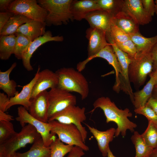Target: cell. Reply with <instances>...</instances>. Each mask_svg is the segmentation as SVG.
I'll list each match as a JSON object with an SVG mask.
<instances>
[{"mask_svg": "<svg viewBox=\"0 0 157 157\" xmlns=\"http://www.w3.org/2000/svg\"><path fill=\"white\" fill-rule=\"evenodd\" d=\"M93 109L90 113H93L96 109L99 108L104 113L107 123L113 122L116 124L117 127L116 129L115 137H117L120 134L123 137H125L128 130L132 132L135 131L137 125L129 119V117L132 116L129 108L120 109L110 98L104 97L97 99L93 103Z\"/></svg>", "mask_w": 157, "mask_h": 157, "instance_id": "cell-1", "label": "cell"}, {"mask_svg": "<svg viewBox=\"0 0 157 157\" xmlns=\"http://www.w3.org/2000/svg\"><path fill=\"white\" fill-rule=\"evenodd\" d=\"M58 78V87L69 92H75L82 100L87 98L89 93L88 82L81 72L72 67H63L56 72Z\"/></svg>", "mask_w": 157, "mask_h": 157, "instance_id": "cell-2", "label": "cell"}, {"mask_svg": "<svg viewBox=\"0 0 157 157\" xmlns=\"http://www.w3.org/2000/svg\"><path fill=\"white\" fill-rule=\"evenodd\" d=\"M72 0H38L37 2L47 12L45 20L46 26L67 24L73 20L70 7Z\"/></svg>", "mask_w": 157, "mask_h": 157, "instance_id": "cell-3", "label": "cell"}, {"mask_svg": "<svg viewBox=\"0 0 157 157\" xmlns=\"http://www.w3.org/2000/svg\"><path fill=\"white\" fill-rule=\"evenodd\" d=\"M40 134L32 125L28 124L11 139L0 144V154L9 156L28 144H33L42 138Z\"/></svg>", "mask_w": 157, "mask_h": 157, "instance_id": "cell-4", "label": "cell"}, {"mask_svg": "<svg viewBox=\"0 0 157 157\" xmlns=\"http://www.w3.org/2000/svg\"><path fill=\"white\" fill-rule=\"evenodd\" d=\"M130 58L131 61L129 67V79L137 89L144 84L147 76L153 71L151 54L150 52L137 54Z\"/></svg>", "mask_w": 157, "mask_h": 157, "instance_id": "cell-5", "label": "cell"}, {"mask_svg": "<svg viewBox=\"0 0 157 157\" xmlns=\"http://www.w3.org/2000/svg\"><path fill=\"white\" fill-rule=\"evenodd\" d=\"M51 126V132L57 134L58 138L63 142L73 146H77L84 151L89 148L84 142L81 134L75 125L61 123L56 120L49 121Z\"/></svg>", "mask_w": 157, "mask_h": 157, "instance_id": "cell-6", "label": "cell"}, {"mask_svg": "<svg viewBox=\"0 0 157 157\" xmlns=\"http://www.w3.org/2000/svg\"><path fill=\"white\" fill-rule=\"evenodd\" d=\"M8 11L24 16L32 20L44 22L47 11L35 0H15L10 3Z\"/></svg>", "mask_w": 157, "mask_h": 157, "instance_id": "cell-7", "label": "cell"}, {"mask_svg": "<svg viewBox=\"0 0 157 157\" xmlns=\"http://www.w3.org/2000/svg\"><path fill=\"white\" fill-rule=\"evenodd\" d=\"M18 116L16 120L22 127L26 123L32 125L40 134L44 145L49 147L57 138L55 134L51 132V126L49 123L41 121L31 116L28 110L22 106L17 108Z\"/></svg>", "mask_w": 157, "mask_h": 157, "instance_id": "cell-8", "label": "cell"}, {"mask_svg": "<svg viewBox=\"0 0 157 157\" xmlns=\"http://www.w3.org/2000/svg\"><path fill=\"white\" fill-rule=\"evenodd\" d=\"M85 110V108L84 107L80 108L76 105L71 106L55 114L49 119L48 121L54 120L63 124L75 125L80 131L85 143L87 132L81 123L86 119Z\"/></svg>", "mask_w": 157, "mask_h": 157, "instance_id": "cell-9", "label": "cell"}, {"mask_svg": "<svg viewBox=\"0 0 157 157\" xmlns=\"http://www.w3.org/2000/svg\"><path fill=\"white\" fill-rule=\"evenodd\" d=\"M48 120L68 107L76 105L77 102L76 98L75 95L58 87L51 89L48 92Z\"/></svg>", "mask_w": 157, "mask_h": 157, "instance_id": "cell-10", "label": "cell"}, {"mask_svg": "<svg viewBox=\"0 0 157 157\" xmlns=\"http://www.w3.org/2000/svg\"><path fill=\"white\" fill-rule=\"evenodd\" d=\"M96 58H101L105 59L114 68L115 72V81L113 89L118 93L120 91L119 77L121 71V67L117 56L110 44L105 47L92 56L87 58L84 60L79 62L77 65V70L81 72L84 69L88 63Z\"/></svg>", "mask_w": 157, "mask_h": 157, "instance_id": "cell-11", "label": "cell"}, {"mask_svg": "<svg viewBox=\"0 0 157 157\" xmlns=\"http://www.w3.org/2000/svg\"><path fill=\"white\" fill-rule=\"evenodd\" d=\"M120 63L121 71L119 77V89L129 95L132 102L133 92L132 89L129 75V67L131 59L129 55L120 49L114 42L110 43Z\"/></svg>", "mask_w": 157, "mask_h": 157, "instance_id": "cell-12", "label": "cell"}, {"mask_svg": "<svg viewBox=\"0 0 157 157\" xmlns=\"http://www.w3.org/2000/svg\"><path fill=\"white\" fill-rule=\"evenodd\" d=\"M28 110L30 114L36 119L48 123L49 102L48 92L45 90L39 93L31 100Z\"/></svg>", "mask_w": 157, "mask_h": 157, "instance_id": "cell-13", "label": "cell"}, {"mask_svg": "<svg viewBox=\"0 0 157 157\" xmlns=\"http://www.w3.org/2000/svg\"><path fill=\"white\" fill-rule=\"evenodd\" d=\"M63 40V36H53L51 31H46L43 35L32 41L24 53L22 60L24 67L28 71L33 70V68L30 63V59L34 52L40 46L49 42H62Z\"/></svg>", "mask_w": 157, "mask_h": 157, "instance_id": "cell-14", "label": "cell"}, {"mask_svg": "<svg viewBox=\"0 0 157 157\" xmlns=\"http://www.w3.org/2000/svg\"><path fill=\"white\" fill-rule=\"evenodd\" d=\"M122 11L128 15L139 25L147 24L152 17L145 11L141 0H124Z\"/></svg>", "mask_w": 157, "mask_h": 157, "instance_id": "cell-15", "label": "cell"}, {"mask_svg": "<svg viewBox=\"0 0 157 157\" xmlns=\"http://www.w3.org/2000/svg\"><path fill=\"white\" fill-rule=\"evenodd\" d=\"M85 33L88 40L87 58L92 56L110 44L107 41L106 33L101 30L90 27L86 29Z\"/></svg>", "mask_w": 157, "mask_h": 157, "instance_id": "cell-16", "label": "cell"}, {"mask_svg": "<svg viewBox=\"0 0 157 157\" xmlns=\"http://www.w3.org/2000/svg\"><path fill=\"white\" fill-rule=\"evenodd\" d=\"M58 78L56 72L47 69L39 72L37 80L33 87L31 100L39 93L58 87Z\"/></svg>", "mask_w": 157, "mask_h": 157, "instance_id": "cell-17", "label": "cell"}, {"mask_svg": "<svg viewBox=\"0 0 157 157\" xmlns=\"http://www.w3.org/2000/svg\"><path fill=\"white\" fill-rule=\"evenodd\" d=\"M112 18L108 12L98 10L89 13L85 19L88 22L90 27L101 30L106 34L110 31Z\"/></svg>", "mask_w": 157, "mask_h": 157, "instance_id": "cell-18", "label": "cell"}, {"mask_svg": "<svg viewBox=\"0 0 157 157\" xmlns=\"http://www.w3.org/2000/svg\"><path fill=\"white\" fill-rule=\"evenodd\" d=\"M73 20L80 21L89 13L101 10L96 0H72L70 7Z\"/></svg>", "mask_w": 157, "mask_h": 157, "instance_id": "cell-19", "label": "cell"}, {"mask_svg": "<svg viewBox=\"0 0 157 157\" xmlns=\"http://www.w3.org/2000/svg\"><path fill=\"white\" fill-rule=\"evenodd\" d=\"M40 67H39L34 77L27 84L24 86L21 91L15 96L10 99L6 111L12 106L20 105L28 110L31 104V97L33 87L38 78Z\"/></svg>", "mask_w": 157, "mask_h": 157, "instance_id": "cell-20", "label": "cell"}, {"mask_svg": "<svg viewBox=\"0 0 157 157\" xmlns=\"http://www.w3.org/2000/svg\"><path fill=\"white\" fill-rule=\"evenodd\" d=\"M85 125L96 140L99 149L102 156L106 157L109 144L115 137L116 129L111 128L106 131H101L87 124Z\"/></svg>", "mask_w": 157, "mask_h": 157, "instance_id": "cell-21", "label": "cell"}, {"mask_svg": "<svg viewBox=\"0 0 157 157\" xmlns=\"http://www.w3.org/2000/svg\"><path fill=\"white\" fill-rule=\"evenodd\" d=\"M46 26L44 22L31 19L21 25L15 33L23 34L32 42L45 34Z\"/></svg>", "mask_w": 157, "mask_h": 157, "instance_id": "cell-22", "label": "cell"}, {"mask_svg": "<svg viewBox=\"0 0 157 157\" xmlns=\"http://www.w3.org/2000/svg\"><path fill=\"white\" fill-rule=\"evenodd\" d=\"M112 22L129 35L139 32V25L123 11L120 12L113 17Z\"/></svg>", "mask_w": 157, "mask_h": 157, "instance_id": "cell-23", "label": "cell"}, {"mask_svg": "<svg viewBox=\"0 0 157 157\" xmlns=\"http://www.w3.org/2000/svg\"><path fill=\"white\" fill-rule=\"evenodd\" d=\"M150 78L146 85L141 90L133 92L132 102L135 109L145 106L152 97L154 88L155 85L154 77L149 75Z\"/></svg>", "mask_w": 157, "mask_h": 157, "instance_id": "cell-24", "label": "cell"}, {"mask_svg": "<svg viewBox=\"0 0 157 157\" xmlns=\"http://www.w3.org/2000/svg\"><path fill=\"white\" fill-rule=\"evenodd\" d=\"M129 36L136 47V54L150 52L157 44V35L151 37L147 38L142 35L139 32L130 35Z\"/></svg>", "mask_w": 157, "mask_h": 157, "instance_id": "cell-25", "label": "cell"}, {"mask_svg": "<svg viewBox=\"0 0 157 157\" xmlns=\"http://www.w3.org/2000/svg\"><path fill=\"white\" fill-rule=\"evenodd\" d=\"M16 65V63L14 62L6 71H0V89L6 93L9 98L15 96L19 93L16 90V82L14 80H10L9 78L10 74Z\"/></svg>", "mask_w": 157, "mask_h": 157, "instance_id": "cell-26", "label": "cell"}, {"mask_svg": "<svg viewBox=\"0 0 157 157\" xmlns=\"http://www.w3.org/2000/svg\"><path fill=\"white\" fill-rule=\"evenodd\" d=\"M51 154L50 147L44 145L42 138L33 143L27 151L16 153L17 157H50Z\"/></svg>", "mask_w": 157, "mask_h": 157, "instance_id": "cell-27", "label": "cell"}, {"mask_svg": "<svg viewBox=\"0 0 157 157\" xmlns=\"http://www.w3.org/2000/svg\"><path fill=\"white\" fill-rule=\"evenodd\" d=\"M31 19L19 14H15L11 17L0 31V36L15 34L22 25L30 21Z\"/></svg>", "mask_w": 157, "mask_h": 157, "instance_id": "cell-28", "label": "cell"}, {"mask_svg": "<svg viewBox=\"0 0 157 157\" xmlns=\"http://www.w3.org/2000/svg\"><path fill=\"white\" fill-rule=\"evenodd\" d=\"M16 39L15 34L0 36V58L1 60H7L14 53Z\"/></svg>", "mask_w": 157, "mask_h": 157, "instance_id": "cell-29", "label": "cell"}, {"mask_svg": "<svg viewBox=\"0 0 157 157\" xmlns=\"http://www.w3.org/2000/svg\"><path fill=\"white\" fill-rule=\"evenodd\" d=\"M131 139L135 149V157H147L149 156L153 149L146 143L141 134L137 131H134Z\"/></svg>", "mask_w": 157, "mask_h": 157, "instance_id": "cell-30", "label": "cell"}, {"mask_svg": "<svg viewBox=\"0 0 157 157\" xmlns=\"http://www.w3.org/2000/svg\"><path fill=\"white\" fill-rule=\"evenodd\" d=\"M101 10L106 11L113 17L122 11L124 0H96Z\"/></svg>", "mask_w": 157, "mask_h": 157, "instance_id": "cell-31", "label": "cell"}, {"mask_svg": "<svg viewBox=\"0 0 157 157\" xmlns=\"http://www.w3.org/2000/svg\"><path fill=\"white\" fill-rule=\"evenodd\" d=\"M141 135L149 147L153 149L157 147V128L153 122L148 121L147 127Z\"/></svg>", "mask_w": 157, "mask_h": 157, "instance_id": "cell-32", "label": "cell"}, {"mask_svg": "<svg viewBox=\"0 0 157 157\" xmlns=\"http://www.w3.org/2000/svg\"><path fill=\"white\" fill-rule=\"evenodd\" d=\"M106 38L108 43L112 41L116 44L131 39L129 35L114 25L112 22L110 31L106 34Z\"/></svg>", "mask_w": 157, "mask_h": 157, "instance_id": "cell-33", "label": "cell"}, {"mask_svg": "<svg viewBox=\"0 0 157 157\" xmlns=\"http://www.w3.org/2000/svg\"><path fill=\"white\" fill-rule=\"evenodd\" d=\"M73 146L65 144L58 138H56L49 146L51 151L50 157H63L70 151Z\"/></svg>", "mask_w": 157, "mask_h": 157, "instance_id": "cell-34", "label": "cell"}, {"mask_svg": "<svg viewBox=\"0 0 157 157\" xmlns=\"http://www.w3.org/2000/svg\"><path fill=\"white\" fill-rule=\"evenodd\" d=\"M16 44L14 54L18 60H22L23 54L32 42L23 34L16 33Z\"/></svg>", "mask_w": 157, "mask_h": 157, "instance_id": "cell-35", "label": "cell"}, {"mask_svg": "<svg viewBox=\"0 0 157 157\" xmlns=\"http://www.w3.org/2000/svg\"><path fill=\"white\" fill-rule=\"evenodd\" d=\"M17 133L10 122L0 121V144L11 139Z\"/></svg>", "mask_w": 157, "mask_h": 157, "instance_id": "cell-36", "label": "cell"}, {"mask_svg": "<svg viewBox=\"0 0 157 157\" xmlns=\"http://www.w3.org/2000/svg\"><path fill=\"white\" fill-rule=\"evenodd\" d=\"M116 44L120 49L127 54L130 58L135 57L137 53L136 45L131 39Z\"/></svg>", "mask_w": 157, "mask_h": 157, "instance_id": "cell-37", "label": "cell"}, {"mask_svg": "<svg viewBox=\"0 0 157 157\" xmlns=\"http://www.w3.org/2000/svg\"><path fill=\"white\" fill-rule=\"evenodd\" d=\"M134 112L136 114L144 116L148 121L152 122L157 121V114L150 107L145 106L135 109Z\"/></svg>", "mask_w": 157, "mask_h": 157, "instance_id": "cell-38", "label": "cell"}, {"mask_svg": "<svg viewBox=\"0 0 157 157\" xmlns=\"http://www.w3.org/2000/svg\"><path fill=\"white\" fill-rule=\"evenodd\" d=\"M141 1L145 12L152 17L155 13V1L153 0H141Z\"/></svg>", "mask_w": 157, "mask_h": 157, "instance_id": "cell-39", "label": "cell"}, {"mask_svg": "<svg viewBox=\"0 0 157 157\" xmlns=\"http://www.w3.org/2000/svg\"><path fill=\"white\" fill-rule=\"evenodd\" d=\"M15 14L11 12L0 13V31L7 22L10 18L13 16Z\"/></svg>", "mask_w": 157, "mask_h": 157, "instance_id": "cell-40", "label": "cell"}, {"mask_svg": "<svg viewBox=\"0 0 157 157\" xmlns=\"http://www.w3.org/2000/svg\"><path fill=\"white\" fill-rule=\"evenodd\" d=\"M10 99L7 94L3 93L0 92V111L4 112L6 111V109L9 103Z\"/></svg>", "mask_w": 157, "mask_h": 157, "instance_id": "cell-41", "label": "cell"}, {"mask_svg": "<svg viewBox=\"0 0 157 157\" xmlns=\"http://www.w3.org/2000/svg\"><path fill=\"white\" fill-rule=\"evenodd\" d=\"M84 151L78 147L74 146L67 157H81L85 154Z\"/></svg>", "mask_w": 157, "mask_h": 157, "instance_id": "cell-42", "label": "cell"}, {"mask_svg": "<svg viewBox=\"0 0 157 157\" xmlns=\"http://www.w3.org/2000/svg\"><path fill=\"white\" fill-rule=\"evenodd\" d=\"M153 64V71L157 70V44L153 47L150 52Z\"/></svg>", "mask_w": 157, "mask_h": 157, "instance_id": "cell-43", "label": "cell"}, {"mask_svg": "<svg viewBox=\"0 0 157 157\" xmlns=\"http://www.w3.org/2000/svg\"><path fill=\"white\" fill-rule=\"evenodd\" d=\"M145 105L150 107L157 114V97L152 96Z\"/></svg>", "mask_w": 157, "mask_h": 157, "instance_id": "cell-44", "label": "cell"}, {"mask_svg": "<svg viewBox=\"0 0 157 157\" xmlns=\"http://www.w3.org/2000/svg\"><path fill=\"white\" fill-rule=\"evenodd\" d=\"M13 1V0H0V10L1 12L8 11V7Z\"/></svg>", "mask_w": 157, "mask_h": 157, "instance_id": "cell-45", "label": "cell"}, {"mask_svg": "<svg viewBox=\"0 0 157 157\" xmlns=\"http://www.w3.org/2000/svg\"><path fill=\"white\" fill-rule=\"evenodd\" d=\"M13 120L14 119L12 116L0 111V121L10 122Z\"/></svg>", "mask_w": 157, "mask_h": 157, "instance_id": "cell-46", "label": "cell"}, {"mask_svg": "<svg viewBox=\"0 0 157 157\" xmlns=\"http://www.w3.org/2000/svg\"><path fill=\"white\" fill-rule=\"evenodd\" d=\"M149 75L152 76L154 79L155 85H157V70L152 72L149 74Z\"/></svg>", "mask_w": 157, "mask_h": 157, "instance_id": "cell-47", "label": "cell"}, {"mask_svg": "<svg viewBox=\"0 0 157 157\" xmlns=\"http://www.w3.org/2000/svg\"><path fill=\"white\" fill-rule=\"evenodd\" d=\"M149 156V157H157V147L153 149Z\"/></svg>", "mask_w": 157, "mask_h": 157, "instance_id": "cell-48", "label": "cell"}, {"mask_svg": "<svg viewBox=\"0 0 157 157\" xmlns=\"http://www.w3.org/2000/svg\"><path fill=\"white\" fill-rule=\"evenodd\" d=\"M152 97H157V85H155L153 90Z\"/></svg>", "mask_w": 157, "mask_h": 157, "instance_id": "cell-49", "label": "cell"}, {"mask_svg": "<svg viewBox=\"0 0 157 157\" xmlns=\"http://www.w3.org/2000/svg\"><path fill=\"white\" fill-rule=\"evenodd\" d=\"M107 157H116L113 154L112 152L110 150V147L108 149Z\"/></svg>", "mask_w": 157, "mask_h": 157, "instance_id": "cell-50", "label": "cell"}, {"mask_svg": "<svg viewBox=\"0 0 157 157\" xmlns=\"http://www.w3.org/2000/svg\"><path fill=\"white\" fill-rule=\"evenodd\" d=\"M16 153L10 155L9 156H6L3 154H0V157H17L16 155Z\"/></svg>", "mask_w": 157, "mask_h": 157, "instance_id": "cell-51", "label": "cell"}, {"mask_svg": "<svg viewBox=\"0 0 157 157\" xmlns=\"http://www.w3.org/2000/svg\"><path fill=\"white\" fill-rule=\"evenodd\" d=\"M155 13L157 16V0L155 1Z\"/></svg>", "mask_w": 157, "mask_h": 157, "instance_id": "cell-52", "label": "cell"}, {"mask_svg": "<svg viewBox=\"0 0 157 157\" xmlns=\"http://www.w3.org/2000/svg\"><path fill=\"white\" fill-rule=\"evenodd\" d=\"M157 128V121L153 122Z\"/></svg>", "mask_w": 157, "mask_h": 157, "instance_id": "cell-53", "label": "cell"}, {"mask_svg": "<svg viewBox=\"0 0 157 157\" xmlns=\"http://www.w3.org/2000/svg\"><path fill=\"white\" fill-rule=\"evenodd\" d=\"M147 157H149V156H147Z\"/></svg>", "mask_w": 157, "mask_h": 157, "instance_id": "cell-54", "label": "cell"}]
</instances>
